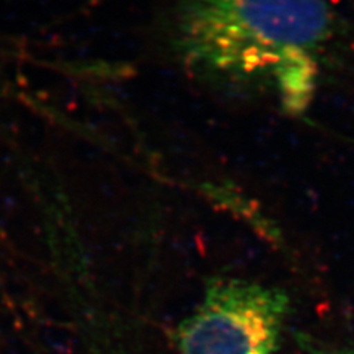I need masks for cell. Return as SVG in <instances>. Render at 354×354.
Wrapping results in <instances>:
<instances>
[{
  "label": "cell",
  "mask_w": 354,
  "mask_h": 354,
  "mask_svg": "<svg viewBox=\"0 0 354 354\" xmlns=\"http://www.w3.org/2000/svg\"><path fill=\"white\" fill-rule=\"evenodd\" d=\"M334 30L329 0H179L171 44L199 79L263 87L297 115L316 95Z\"/></svg>",
  "instance_id": "obj_1"
},
{
  "label": "cell",
  "mask_w": 354,
  "mask_h": 354,
  "mask_svg": "<svg viewBox=\"0 0 354 354\" xmlns=\"http://www.w3.org/2000/svg\"><path fill=\"white\" fill-rule=\"evenodd\" d=\"M290 297L278 286L209 279L203 301L176 329L180 354H276Z\"/></svg>",
  "instance_id": "obj_2"
},
{
  "label": "cell",
  "mask_w": 354,
  "mask_h": 354,
  "mask_svg": "<svg viewBox=\"0 0 354 354\" xmlns=\"http://www.w3.org/2000/svg\"><path fill=\"white\" fill-rule=\"evenodd\" d=\"M320 354H354V348H337V350H326V351H320Z\"/></svg>",
  "instance_id": "obj_3"
}]
</instances>
